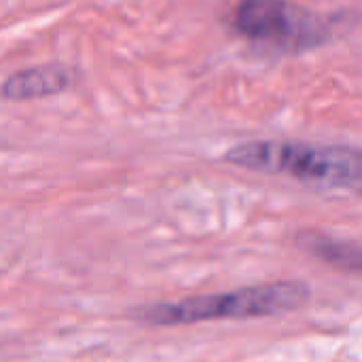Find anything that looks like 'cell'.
Segmentation results:
<instances>
[{
  "instance_id": "obj_5",
  "label": "cell",
  "mask_w": 362,
  "mask_h": 362,
  "mask_svg": "<svg viewBox=\"0 0 362 362\" xmlns=\"http://www.w3.org/2000/svg\"><path fill=\"white\" fill-rule=\"evenodd\" d=\"M297 242L301 248H305L310 255L318 257L320 261H325V263H329L341 272H348V274H361L362 252L358 244L337 240V238L316 233V231L299 233Z\"/></svg>"
},
{
  "instance_id": "obj_2",
  "label": "cell",
  "mask_w": 362,
  "mask_h": 362,
  "mask_svg": "<svg viewBox=\"0 0 362 362\" xmlns=\"http://www.w3.org/2000/svg\"><path fill=\"white\" fill-rule=\"evenodd\" d=\"M310 295L312 293L305 282H269L229 293L144 305L134 312V318L151 327H185L216 320L267 318L303 308Z\"/></svg>"
},
{
  "instance_id": "obj_1",
  "label": "cell",
  "mask_w": 362,
  "mask_h": 362,
  "mask_svg": "<svg viewBox=\"0 0 362 362\" xmlns=\"http://www.w3.org/2000/svg\"><path fill=\"white\" fill-rule=\"evenodd\" d=\"M223 159L250 172L282 174L320 189L358 193L362 185V157L354 146L301 140H250L229 148Z\"/></svg>"
},
{
  "instance_id": "obj_3",
  "label": "cell",
  "mask_w": 362,
  "mask_h": 362,
  "mask_svg": "<svg viewBox=\"0 0 362 362\" xmlns=\"http://www.w3.org/2000/svg\"><path fill=\"white\" fill-rule=\"evenodd\" d=\"M233 30L274 51H310L331 38V21L288 0H240L231 15Z\"/></svg>"
},
{
  "instance_id": "obj_4",
  "label": "cell",
  "mask_w": 362,
  "mask_h": 362,
  "mask_svg": "<svg viewBox=\"0 0 362 362\" xmlns=\"http://www.w3.org/2000/svg\"><path fill=\"white\" fill-rule=\"evenodd\" d=\"M74 70L64 64H47L23 68L6 76L0 85V95L8 102H23L36 98H49L66 91L74 85Z\"/></svg>"
}]
</instances>
